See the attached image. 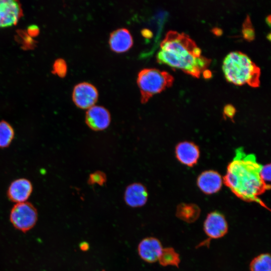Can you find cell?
I'll use <instances>...</instances> for the list:
<instances>
[{"instance_id":"obj_1","label":"cell","mask_w":271,"mask_h":271,"mask_svg":"<svg viewBox=\"0 0 271 271\" xmlns=\"http://www.w3.org/2000/svg\"><path fill=\"white\" fill-rule=\"evenodd\" d=\"M160 47L156 55L158 62L180 69L195 77H199L211 62L210 59L201 55L200 48L184 33L169 31Z\"/></svg>"},{"instance_id":"obj_2","label":"cell","mask_w":271,"mask_h":271,"mask_svg":"<svg viewBox=\"0 0 271 271\" xmlns=\"http://www.w3.org/2000/svg\"><path fill=\"white\" fill-rule=\"evenodd\" d=\"M261 167L257 163L253 155H247L242 149L239 148L236 150L235 157L227 167L224 181L239 198L246 201L257 202L266 208L258 198L270 188L260 177Z\"/></svg>"},{"instance_id":"obj_3","label":"cell","mask_w":271,"mask_h":271,"mask_svg":"<svg viewBox=\"0 0 271 271\" xmlns=\"http://www.w3.org/2000/svg\"><path fill=\"white\" fill-rule=\"evenodd\" d=\"M222 70L227 80L234 84L259 85L260 69L250 58L241 52L233 51L224 58Z\"/></svg>"},{"instance_id":"obj_4","label":"cell","mask_w":271,"mask_h":271,"mask_svg":"<svg viewBox=\"0 0 271 271\" xmlns=\"http://www.w3.org/2000/svg\"><path fill=\"white\" fill-rule=\"evenodd\" d=\"M173 81V76L166 71L153 68L142 69L137 78L142 102H146L154 94L170 87Z\"/></svg>"},{"instance_id":"obj_5","label":"cell","mask_w":271,"mask_h":271,"mask_svg":"<svg viewBox=\"0 0 271 271\" xmlns=\"http://www.w3.org/2000/svg\"><path fill=\"white\" fill-rule=\"evenodd\" d=\"M37 219V209L30 202L16 203L11 211V223L16 228L24 232L35 226Z\"/></svg>"},{"instance_id":"obj_6","label":"cell","mask_w":271,"mask_h":271,"mask_svg":"<svg viewBox=\"0 0 271 271\" xmlns=\"http://www.w3.org/2000/svg\"><path fill=\"white\" fill-rule=\"evenodd\" d=\"M74 103L81 108H89L98 98V91L92 84L82 82L76 85L72 93Z\"/></svg>"},{"instance_id":"obj_7","label":"cell","mask_w":271,"mask_h":271,"mask_svg":"<svg viewBox=\"0 0 271 271\" xmlns=\"http://www.w3.org/2000/svg\"><path fill=\"white\" fill-rule=\"evenodd\" d=\"M204 230L211 238H219L227 233V222L222 214L216 211L212 212L208 214L205 220Z\"/></svg>"},{"instance_id":"obj_8","label":"cell","mask_w":271,"mask_h":271,"mask_svg":"<svg viewBox=\"0 0 271 271\" xmlns=\"http://www.w3.org/2000/svg\"><path fill=\"white\" fill-rule=\"evenodd\" d=\"M86 123L92 129L101 130L106 128L110 122V115L107 109L100 105H93L85 116Z\"/></svg>"},{"instance_id":"obj_9","label":"cell","mask_w":271,"mask_h":271,"mask_svg":"<svg viewBox=\"0 0 271 271\" xmlns=\"http://www.w3.org/2000/svg\"><path fill=\"white\" fill-rule=\"evenodd\" d=\"M21 14V7L18 2L14 0H0V28L15 25Z\"/></svg>"},{"instance_id":"obj_10","label":"cell","mask_w":271,"mask_h":271,"mask_svg":"<svg viewBox=\"0 0 271 271\" xmlns=\"http://www.w3.org/2000/svg\"><path fill=\"white\" fill-rule=\"evenodd\" d=\"M163 247L160 240L153 237L143 239L138 245L139 256L145 261L153 263L158 261Z\"/></svg>"},{"instance_id":"obj_11","label":"cell","mask_w":271,"mask_h":271,"mask_svg":"<svg viewBox=\"0 0 271 271\" xmlns=\"http://www.w3.org/2000/svg\"><path fill=\"white\" fill-rule=\"evenodd\" d=\"M33 191L31 182L28 179L20 178L14 181L10 185L7 195L12 202L19 203L25 202Z\"/></svg>"},{"instance_id":"obj_12","label":"cell","mask_w":271,"mask_h":271,"mask_svg":"<svg viewBox=\"0 0 271 271\" xmlns=\"http://www.w3.org/2000/svg\"><path fill=\"white\" fill-rule=\"evenodd\" d=\"M199 155L198 147L193 143L183 142L176 146V157L181 163L187 166L191 167L196 164Z\"/></svg>"},{"instance_id":"obj_13","label":"cell","mask_w":271,"mask_h":271,"mask_svg":"<svg viewBox=\"0 0 271 271\" xmlns=\"http://www.w3.org/2000/svg\"><path fill=\"white\" fill-rule=\"evenodd\" d=\"M109 44L113 51L123 52L131 47L133 40L129 31L126 28H121L111 33Z\"/></svg>"},{"instance_id":"obj_14","label":"cell","mask_w":271,"mask_h":271,"mask_svg":"<svg viewBox=\"0 0 271 271\" xmlns=\"http://www.w3.org/2000/svg\"><path fill=\"white\" fill-rule=\"evenodd\" d=\"M222 184L221 176L217 172L212 170L203 172L197 180V184L200 189L207 194L218 192Z\"/></svg>"},{"instance_id":"obj_15","label":"cell","mask_w":271,"mask_h":271,"mask_svg":"<svg viewBox=\"0 0 271 271\" xmlns=\"http://www.w3.org/2000/svg\"><path fill=\"white\" fill-rule=\"evenodd\" d=\"M124 198L126 204L131 207L143 206L148 199L147 190L140 183L132 184L126 188Z\"/></svg>"},{"instance_id":"obj_16","label":"cell","mask_w":271,"mask_h":271,"mask_svg":"<svg viewBox=\"0 0 271 271\" xmlns=\"http://www.w3.org/2000/svg\"><path fill=\"white\" fill-rule=\"evenodd\" d=\"M13 127L5 120L0 121V148H5L10 146L14 138Z\"/></svg>"},{"instance_id":"obj_17","label":"cell","mask_w":271,"mask_h":271,"mask_svg":"<svg viewBox=\"0 0 271 271\" xmlns=\"http://www.w3.org/2000/svg\"><path fill=\"white\" fill-rule=\"evenodd\" d=\"M251 271H271V258L268 253H262L254 257L250 262Z\"/></svg>"},{"instance_id":"obj_18","label":"cell","mask_w":271,"mask_h":271,"mask_svg":"<svg viewBox=\"0 0 271 271\" xmlns=\"http://www.w3.org/2000/svg\"><path fill=\"white\" fill-rule=\"evenodd\" d=\"M158 261L163 266H178L180 262V258L178 253L173 248L171 247L163 248Z\"/></svg>"},{"instance_id":"obj_19","label":"cell","mask_w":271,"mask_h":271,"mask_svg":"<svg viewBox=\"0 0 271 271\" xmlns=\"http://www.w3.org/2000/svg\"><path fill=\"white\" fill-rule=\"evenodd\" d=\"M199 208L196 205L182 204L177 209L178 216L186 221L194 220L198 216Z\"/></svg>"},{"instance_id":"obj_20","label":"cell","mask_w":271,"mask_h":271,"mask_svg":"<svg viewBox=\"0 0 271 271\" xmlns=\"http://www.w3.org/2000/svg\"><path fill=\"white\" fill-rule=\"evenodd\" d=\"M242 33L243 38L247 41H250L254 39V30L248 15L246 17V18L243 23Z\"/></svg>"},{"instance_id":"obj_21","label":"cell","mask_w":271,"mask_h":271,"mask_svg":"<svg viewBox=\"0 0 271 271\" xmlns=\"http://www.w3.org/2000/svg\"><path fill=\"white\" fill-rule=\"evenodd\" d=\"M260 177L267 186L270 187L269 182L270 181V165H265L262 166L260 171Z\"/></svg>"},{"instance_id":"obj_22","label":"cell","mask_w":271,"mask_h":271,"mask_svg":"<svg viewBox=\"0 0 271 271\" xmlns=\"http://www.w3.org/2000/svg\"><path fill=\"white\" fill-rule=\"evenodd\" d=\"M105 180V175L101 172H96L91 174L88 180L90 184H97L98 185L103 184Z\"/></svg>"},{"instance_id":"obj_23","label":"cell","mask_w":271,"mask_h":271,"mask_svg":"<svg viewBox=\"0 0 271 271\" xmlns=\"http://www.w3.org/2000/svg\"><path fill=\"white\" fill-rule=\"evenodd\" d=\"M235 108L231 104H227L226 105L223 109L224 114L228 117L229 118H232L235 113Z\"/></svg>"},{"instance_id":"obj_24","label":"cell","mask_w":271,"mask_h":271,"mask_svg":"<svg viewBox=\"0 0 271 271\" xmlns=\"http://www.w3.org/2000/svg\"><path fill=\"white\" fill-rule=\"evenodd\" d=\"M56 70L60 75H65L66 71V65L63 60H60L57 62L56 64Z\"/></svg>"},{"instance_id":"obj_25","label":"cell","mask_w":271,"mask_h":271,"mask_svg":"<svg viewBox=\"0 0 271 271\" xmlns=\"http://www.w3.org/2000/svg\"><path fill=\"white\" fill-rule=\"evenodd\" d=\"M203 77L206 79H208L211 77L212 72L209 69H205L202 72Z\"/></svg>"},{"instance_id":"obj_26","label":"cell","mask_w":271,"mask_h":271,"mask_svg":"<svg viewBox=\"0 0 271 271\" xmlns=\"http://www.w3.org/2000/svg\"><path fill=\"white\" fill-rule=\"evenodd\" d=\"M142 34L144 37H146L147 38H150L151 36H152V33L148 29H144L142 31Z\"/></svg>"},{"instance_id":"obj_27","label":"cell","mask_w":271,"mask_h":271,"mask_svg":"<svg viewBox=\"0 0 271 271\" xmlns=\"http://www.w3.org/2000/svg\"><path fill=\"white\" fill-rule=\"evenodd\" d=\"M212 32L216 36H220L222 34V30L219 28H214Z\"/></svg>"},{"instance_id":"obj_28","label":"cell","mask_w":271,"mask_h":271,"mask_svg":"<svg viewBox=\"0 0 271 271\" xmlns=\"http://www.w3.org/2000/svg\"><path fill=\"white\" fill-rule=\"evenodd\" d=\"M80 247L82 250H86L89 248V245L85 242H81Z\"/></svg>"},{"instance_id":"obj_29","label":"cell","mask_w":271,"mask_h":271,"mask_svg":"<svg viewBox=\"0 0 271 271\" xmlns=\"http://www.w3.org/2000/svg\"><path fill=\"white\" fill-rule=\"evenodd\" d=\"M266 22L267 23V24L270 26V15H268V16H267V17L266 18Z\"/></svg>"},{"instance_id":"obj_30","label":"cell","mask_w":271,"mask_h":271,"mask_svg":"<svg viewBox=\"0 0 271 271\" xmlns=\"http://www.w3.org/2000/svg\"><path fill=\"white\" fill-rule=\"evenodd\" d=\"M267 38L270 40V33H269L268 35H267Z\"/></svg>"}]
</instances>
